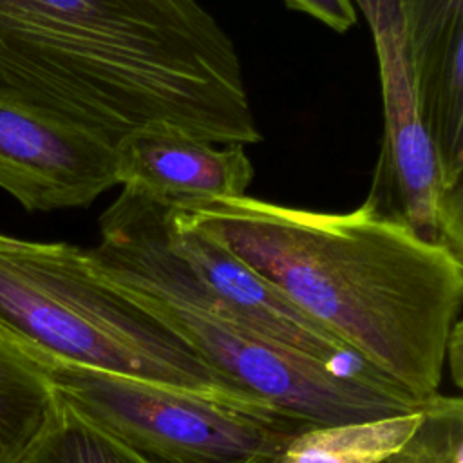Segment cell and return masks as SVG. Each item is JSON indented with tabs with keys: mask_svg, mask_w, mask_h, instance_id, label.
<instances>
[{
	"mask_svg": "<svg viewBox=\"0 0 463 463\" xmlns=\"http://www.w3.org/2000/svg\"><path fill=\"white\" fill-rule=\"evenodd\" d=\"M58 414L49 380L0 327V463H25Z\"/></svg>",
	"mask_w": 463,
	"mask_h": 463,
	"instance_id": "obj_10",
	"label": "cell"
},
{
	"mask_svg": "<svg viewBox=\"0 0 463 463\" xmlns=\"http://www.w3.org/2000/svg\"><path fill=\"white\" fill-rule=\"evenodd\" d=\"M447 356H449L452 378L458 385H461V380H459V376H461V322H458L450 333Z\"/></svg>",
	"mask_w": 463,
	"mask_h": 463,
	"instance_id": "obj_14",
	"label": "cell"
},
{
	"mask_svg": "<svg viewBox=\"0 0 463 463\" xmlns=\"http://www.w3.org/2000/svg\"><path fill=\"white\" fill-rule=\"evenodd\" d=\"M116 184L112 148L0 90V188L27 212L83 208Z\"/></svg>",
	"mask_w": 463,
	"mask_h": 463,
	"instance_id": "obj_6",
	"label": "cell"
},
{
	"mask_svg": "<svg viewBox=\"0 0 463 463\" xmlns=\"http://www.w3.org/2000/svg\"><path fill=\"white\" fill-rule=\"evenodd\" d=\"M291 9L311 14L336 33H345L356 24L353 0H284Z\"/></svg>",
	"mask_w": 463,
	"mask_h": 463,
	"instance_id": "obj_13",
	"label": "cell"
},
{
	"mask_svg": "<svg viewBox=\"0 0 463 463\" xmlns=\"http://www.w3.org/2000/svg\"><path fill=\"white\" fill-rule=\"evenodd\" d=\"M60 402V400H58ZM25 463H150L63 403L60 414Z\"/></svg>",
	"mask_w": 463,
	"mask_h": 463,
	"instance_id": "obj_11",
	"label": "cell"
},
{
	"mask_svg": "<svg viewBox=\"0 0 463 463\" xmlns=\"http://www.w3.org/2000/svg\"><path fill=\"white\" fill-rule=\"evenodd\" d=\"M0 90L112 150L156 130L262 141L237 49L199 0H0Z\"/></svg>",
	"mask_w": 463,
	"mask_h": 463,
	"instance_id": "obj_1",
	"label": "cell"
},
{
	"mask_svg": "<svg viewBox=\"0 0 463 463\" xmlns=\"http://www.w3.org/2000/svg\"><path fill=\"white\" fill-rule=\"evenodd\" d=\"M266 463H280V461H279V459H277V456H275V458H271V459H269V461H266Z\"/></svg>",
	"mask_w": 463,
	"mask_h": 463,
	"instance_id": "obj_15",
	"label": "cell"
},
{
	"mask_svg": "<svg viewBox=\"0 0 463 463\" xmlns=\"http://www.w3.org/2000/svg\"><path fill=\"white\" fill-rule=\"evenodd\" d=\"M114 152L118 184L172 206L242 197L255 175L244 145L172 130L136 134Z\"/></svg>",
	"mask_w": 463,
	"mask_h": 463,
	"instance_id": "obj_8",
	"label": "cell"
},
{
	"mask_svg": "<svg viewBox=\"0 0 463 463\" xmlns=\"http://www.w3.org/2000/svg\"><path fill=\"white\" fill-rule=\"evenodd\" d=\"M166 221L177 253L217 295L213 306L204 309L327 365L373 373L344 342L172 204Z\"/></svg>",
	"mask_w": 463,
	"mask_h": 463,
	"instance_id": "obj_7",
	"label": "cell"
},
{
	"mask_svg": "<svg viewBox=\"0 0 463 463\" xmlns=\"http://www.w3.org/2000/svg\"><path fill=\"white\" fill-rule=\"evenodd\" d=\"M16 342L60 403L150 463H266L313 427L279 411L78 365Z\"/></svg>",
	"mask_w": 463,
	"mask_h": 463,
	"instance_id": "obj_4",
	"label": "cell"
},
{
	"mask_svg": "<svg viewBox=\"0 0 463 463\" xmlns=\"http://www.w3.org/2000/svg\"><path fill=\"white\" fill-rule=\"evenodd\" d=\"M383 463H463V402L439 392L423 400L420 423Z\"/></svg>",
	"mask_w": 463,
	"mask_h": 463,
	"instance_id": "obj_12",
	"label": "cell"
},
{
	"mask_svg": "<svg viewBox=\"0 0 463 463\" xmlns=\"http://www.w3.org/2000/svg\"><path fill=\"white\" fill-rule=\"evenodd\" d=\"M353 4L373 34L383 99V139L362 206L463 259V186L450 183L427 132L400 0Z\"/></svg>",
	"mask_w": 463,
	"mask_h": 463,
	"instance_id": "obj_5",
	"label": "cell"
},
{
	"mask_svg": "<svg viewBox=\"0 0 463 463\" xmlns=\"http://www.w3.org/2000/svg\"><path fill=\"white\" fill-rule=\"evenodd\" d=\"M0 327L65 362L277 411L105 282L80 246L0 233Z\"/></svg>",
	"mask_w": 463,
	"mask_h": 463,
	"instance_id": "obj_3",
	"label": "cell"
},
{
	"mask_svg": "<svg viewBox=\"0 0 463 463\" xmlns=\"http://www.w3.org/2000/svg\"><path fill=\"white\" fill-rule=\"evenodd\" d=\"M423 119L450 183L463 186V0H400Z\"/></svg>",
	"mask_w": 463,
	"mask_h": 463,
	"instance_id": "obj_9",
	"label": "cell"
},
{
	"mask_svg": "<svg viewBox=\"0 0 463 463\" xmlns=\"http://www.w3.org/2000/svg\"><path fill=\"white\" fill-rule=\"evenodd\" d=\"M175 208L322 324L383 382L438 392L463 302V259L362 204L311 212L250 195Z\"/></svg>",
	"mask_w": 463,
	"mask_h": 463,
	"instance_id": "obj_2",
	"label": "cell"
}]
</instances>
